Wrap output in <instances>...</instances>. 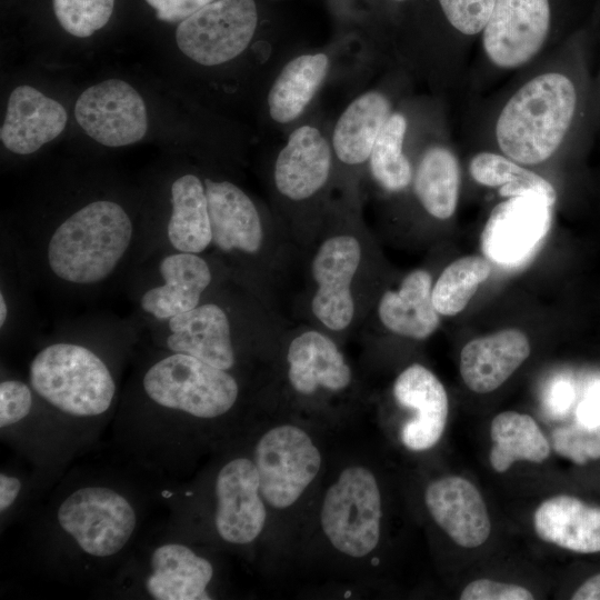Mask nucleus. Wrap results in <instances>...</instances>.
I'll return each mask as SVG.
<instances>
[{"label":"nucleus","instance_id":"f704fd0d","mask_svg":"<svg viewBox=\"0 0 600 600\" xmlns=\"http://www.w3.org/2000/svg\"><path fill=\"white\" fill-rule=\"evenodd\" d=\"M37 394L31 384L17 378L0 382V427H11L26 419L33 408Z\"/></svg>","mask_w":600,"mask_h":600},{"label":"nucleus","instance_id":"f3484780","mask_svg":"<svg viewBox=\"0 0 600 600\" xmlns=\"http://www.w3.org/2000/svg\"><path fill=\"white\" fill-rule=\"evenodd\" d=\"M212 242L229 257L257 254L263 241L259 212L249 196L230 181L204 179Z\"/></svg>","mask_w":600,"mask_h":600},{"label":"nucleus","instance_id":"4c0bfd02","mask_svg":"<svg viewBox=\"0 0 600 600\" xmlns=\"http://www.w3.org/2000/svg\"><path fill=\"white\" fill-rule=\"evenodd\" d=\"M213 0H146L159 20L181 22Z\"/></svg>","mask_w":600,"mask_h":600},{"label":"nucleus","instance_id":"6ab92c4d","mask_svg":"<svg viewBox=\"0 0 600 600\" xmlns=\"http://www.w3.org/2000/svg\"><path fill=\"white\" fill-rule=\"evenodd\" d=\"M67 120V112L60 102L31 86L22 84L9 97L0 139L13 153L31 154L57 138Z\"/></svg>","mask_w":600,"mask_h":600},{"label":"nucleus","instance_id":"37998d69","mask_svg":"<svg viewBox=\"0 0 600 600\" xmlns=\"http://www.w3.org/2000/svg\"><path fill=\"white\" fill-rule=\"evenodd\" d=\"M394 1H403V0H394Z\"/></svg>","mask_w":600,"mask_h":600},{"label":"nucleus","instance_id":"a19ab883","mask_svg":"<svg viewBox=\"0 0 600 600\" xmlns=\"http://www.w3.org/2000/svg\"><path fill=\"white\" fill-rule=\"evenodd\" d=\"M572 401V390L568 383H558L549 397V409L556 414L564 413Z\"/></svg>","mask_w":600,"mask_h":600},{"label":"nucleus","instance_id":"b1692460","mask_svg":"<svg viewBox=\"0 0 600 600\" xmlns=\"http://www.w3.org/2000/svg\"><path fill=\"white\" fill-rule=\"evenodd\" d=\"M540 539L579 553L600 552V508L571 496L544 500L534 511Z\"/></svg>","mask_w":600,"mask_h":600},{"label":"nucleus","instance_id":"0eeeda50","mask_svg":"<svg viewBox=\"0 0 600 600\" xmlns=\"http://www.w3.org/2000/svg\"><path fill=\"white\" fill-rule=\"evenodd\" d=\"M253 462L263 500L272 508L286 509L296 503L319 473L321 454L306 431L282 424L259 439Z\"/></svg>","mask_w":600,"mask_h":600},{"label":"nucleus","instance_id":"2eb2a0df","mask_svg":"<svg viewBox=\"0 0 600 600\" xmlns=\"http://www.w3.org/2000/svg\"><path fill=\"white\" fill-rule=\"evenodd\" d=\"M169 201L170 212L159 230L144 242L138 263L158 252L203 253L211 247L204 180L193 173L178 177L171 182Z\"/></svg>","mask_w":600,"mask_h":600},{"label":"nucleus","instance_id":"473e14b6","mask_svg":"<svg viewBox=\"0 0 600 600\" xmlns=\"http://www.w3.org/2000/svg\"><path fill=\"white\" fill-rule=\"evenodd\" d=\"M114 0H53L60 26L70 34L87 38L109 21Z\"/></svg>","mask_w":600,"mask_h":600},{"label":"nucleus","instance_id":"7c9ffc66","mask_svg":"<svg viewBox=\"0 0 600 600\" xmlns=\"http://www.w3.org/2000/svg\"><path fill=\"white\" fill-rule=\"evenodd\" d=\"M490 272L491 264L486 257L466 256L451 262L432 287L437 312L446 317L461 312Z\"/></svg>","mask_w":600,"mask_h":600},{"label":"nucleus","instance_id":"5701e85b","mask_svg":"<svg viewBox=\"0 0 600 600\" xmlns=\"http://www.w3.org/2000/svg\"><path fill=\"white\" fill-rule=\"evenodd\" d=\"M287 360L290 384L301 394H312L318 388L339 391L351 383V369L343 354L319 331L297 336L289 344Z\"/></svg>","mask_w":600,"mask_h":600},{"label":"nucleus","instance_id":"20e7f679","mask_svg":"<svg viewBox=\"0 0 600 600\" xmlns=\"http://www.w3.org/2000/svg\"><path fill=\"white\" fill-rule=\"evenodd\" d=\"M126 282L138 320L146 326L198 307L212 286L213 271L202 253L163 251L133 267Z\"/></svg>","mask_w":600,"mask_h":600},{"label":"nucleus","instance_id":"6e6552de","mask_svg":"<svg viewBox=\"0 0 600 600\" xmlns=\"http://www.w3.org/2000/svg\"><path fill=\"white\" fill-rule=\"evenodd\" d=\"M257 21L254 0H213L180 22L176 41L193 61L217 66L248 47Z\"/></svg>","mask_w":600,"mask_h":600},{"label":"nucleus","instance_id":"412c9836","mask_svg":"<svg viewBox=\"0 0 600 600\" xmlns=\"http://www.w3.org/2000/svg\"><path fill=\"white\" fill-rule=\"evenodd\" d=\"M213 577L211 562L182 543L153 549L144 590L156 600H207Z\"/></svg>","mask_w":600,"mask_h":600},{"label":"nucleus","instance_id":"f8f14e48","mask_svg":"<svg viewBox=\"0 0 600 600\" xmlns=\"http://www.w3.org/2000/svg\"><path fill=\"white\" fill-rule=\"evenodd\" d=\"M550 26L548 0H496L483 28V48L500 68H516L541 49Z\"/></svg>","mask_w":600,"mask_h":600},{"label":"nucleus","instance_id":"dca6fc26","mask_svg":"<svg viewBox=\"0 0 600 600\" xmlns=\"http://www.w3.org/2000/svg\"><path fill=\"white\" fill-rule=\"evenodd\" d=\"M424 501L432 519L458 546L473 549L488 540L489 512L469 480L458 476L434 480L426 489Z\"/></svg>","mask_w":600,"mask_h":600},{"label":"nucleus","instance_id":"c9c22d12","mask_svg":"<svg viewBox=\"0 0 600 600\" xmlns=\"http://www.w3.org/2000/svg\"><path fill=\"white\" fill-rule=\"evenodd\" d=\"M448 21L464 34L483 30L496 0H439Z\"/></svg>","mask_w":600,"mask_h":600},{"label":"nucleus","instance_id":"a211bd4d","mask_svg":"<svg viewBox=\"0 0 600 600\" xmlns=\"http://www.w3.org/2000/svg\"><path fill=\"white\" fill-rule=\"evenodd\" d=\"M398 404L416 411L401 430L402 443L412 451H424L438 443L448 419L449 400L441 381L426 367L414 363L393 383Z\"/></svg>","mask_w":600,"mask_h":600},{"label":"nucleus","instance_id":"9b49d317","mask_svg":"<svg viewBox=\"0 0 600 600\" xmlns=\"http://www.w3.org/2000/svg\"><path fill=\"white\" fill-rule=\"evenodd\" d=\"M74 116L84 132L107 147H123L143 138L148 129L144 101L129 83L109 79L78 98Z\"/></svg>","mask_w":600,"mask_h":600},{"label":"nucleus","instance_id":"ddd939ff","mask_svg":"<svg viewBox=\"0 0 600 600\" xmlns=\"http://www.w3.org/2000/svg\"><path fill=\"white\" fill-rule=\"evenodd\" d=\"M214 526L222 540L248 544L262 532L267 519L253 460L234 458L218 472L214 486Z\"/></svg>","mask_w":600,"mask_h":600},{"label":"nucleus","instance_id":"423d86ee","mask_svg":"<svg viewBox=\"0 0 600 600\" xmlns=\"http://www.w3.org/2000/svg\"><path fill=\"white\" fill-rule=\"evenodd\" d=\"M137 511L119 491L87 486L68 494L59 504L57 521L88 557L111 558L129 543L137 528Z\"/></svg>","mask_w":600,"mask_h":600},{"label":"nucleus","instance_id":"79ce46f5","mask_svg":"<svg viewBox=\"0 0 600 600\" xmlns=\"http://www.w3.org/2000/svg\"><path fill=\"white\" fill-rule=\"evenodd\" d=\"M572 600H600V573L586 580L572 594Z\"/></svg>","mask_w":600,"mask_h":600},{"label":"nucleus","instance_id":"e433bc0d","mask_svg":"<svg viewBox=\"0 0 600 600\" xmlns=\"http://www.w3.org/2000/svg\"><path fill=\"white\" fill-rule=\"evenodd\" d=\"M533 594L527 588L486 578L470 582L461 592V600H531Z\"/></svg>","mask_w":600,"mask_h":600},{"label":"nucleus","instance_id":"4468645a","mask_svg":"<svg viewBox=\"0 0 600 600\" xmlns=\"http://www.w3.org/2000/svg\"><path fill=\"white\" fill-rule=\"evenodd\" d=\"M361 261V246L352 236H336L322 242L312 261L318 284L311 310L318 321L333 331L346 329L354 316L352 279Z\"/></svg>","mask_w":600,"mask_h":600},{"label":"nucleus","instance_id":"ea45409f","mask_svg":"<svg viewBox=\"0 0 600 600\" xmlns=\"http://www.w3.org/2000/svg\"><path fill=\"white\" fill-rule=\"evenodd\" d=\"M22 488L21 480L6 472L0 473V511L3 514L16 502Z\"/></svg>","mask_w":600,"mask_h":600},{"label":"nucleus","instance_id":"f257e3e1","mask_svg":"<svg viewBox=\"0 0 600 600\" xmlns=\"http://www.w3.org/2000/svg\"><path fill=\"white\" fill-rule=\"evenodd\" d=\"M89 324V323H88ZM88 324L68 327L43 344L29 362V383L37 397L57 411L74 418L106 413L117 397V380L104 353L93 342Z\"/></svg>","mask_w":600,"mask_h":600},{"label":"nucleus","instance_id":"39448f33","mask_svg":"<svg viewBox=\"0 0 600 600\" xmlns=\"http://www.w3.org/2000/svg\"><path fill=\"white\" fill-rule=\"evenodd\" d=\"M381 494L373 473L361 466L341 471L321 508V527L341 553L362 558L376 549L381 530Z\"/></svg>","mask_w":600,"mask_h":600},{"label":"nucleus","instance_id":"7ed1b4c3","mask_svg":"<svg viewBox=\"0 0 600 600\" xmlns=\"http://www.w3.org/2000/svg\"><path fill=\"white\" fill-rule=\"evenodd\" d=\"M140 379L144 398L154 407L199 419L229 412L239 398L237 379L227 370L190 354L161 350Z\"/></svg>","mask_w":600,"mask_h":600},{"label":"nucleus","instance_id":"c85d7f7f","mask_svg":"<svg viewBox=\"0 0 600 600\" xmlns=\"http://www.w3.org/2000/svg\"><path fill=\"white\" fill-rule=\"evenodd\" d=\"M460 169L456 156L444 147H431L422 156L414 176L416 196L432 217L453 216L459 198Z\"/></svg>","mask_w":600,"mask_h":600},{"label":"nucleus","instance_id":"bb28decb","mask_svg":"<svg viewBox=\"0 0 600 600\" xmlns=\"http://www.w3.org/2000/svg\"><path fill=\"white\" fill-rule=\"evenodd\" d=\"M328 68L324 53L303 54L289 61L269 91L271 118L279 123L298 118L323 82Z\"/></svg>","mask_w":600,"mask_h":600},{"label":"nucleus","instance_id":"393cba45","mask_svg":"<svg viewBox=\"0 0 600 600\" xmlns=\"http://www.w3.org/2000/svg\"><path fill=\"white\" fill-rule=\"evenodd\" d=\"M378 314L382 324L396 334L416 340L431 336L440 323L432 302L431 274L423 269L409 272L397 291H387L381 297Z\"/></svg>","mask_w":600,"mask_h":600},{"label":"nucleus","instance_id":"f03ea898","mask_svg":"<svg viewBox=\"0 0 600 600\" xmlns=\"http://www.w3.org/2000/svg\"><path fill=\"white\" fill-rule=\"evenodd\" d=\"M578 107L572 80L558 72L540 74L503 107L496 124L502 152L522 164L550 158L562 143Z\"/></svg>","mask_w":600,"mask_h":600},{"label":"nucleus","instance_id":"cd10ccee","mask_svg":"<svg viewBox=\"0 0 600 600\" xmlns=\"http://www.w3.org/2000/svg\"><path fill=\"white\" fill-rule=\"evenodd\" d=\"M492 448L489 461L497 472L517 461L540 463L550 454V443L534 419L526 413L503 411L490 424Z\"/></svg>","mask_w":600,"mask_h":600},{"label":"nucleus","instance_id":"58836bf2","mask_svg":"<svg viewBox=\"0 0 600 600\" xmlns=\"http://www.w3.org/2000/svg\"><path fill=\"white\" fill-rule=\"evenodd\" d=\"M576 414L578 423L587 427H600V383L590 388Z\"/></svg>","mask_w":600,"mask_h":600},{"label":"nucleus","instance_id":"72a5a7b5","mask_svg":"<svg viewBox=\"0 0 600 600\" xmlns=\"http://www.w3.org/2000/svg\"><path fill=\"white\" fill-rule=\"evenodd\" d=\"M551 438L554 451L577 464L600 459V427L577 422L557 428Z\"/></svg>","mask_w":600,"mask_h":600},{"label":"nucleus","instance_id":"c756f323","mask_svg":"<svg viewBox=\"0 0 600 600\" xmlns=\"http://www.w3.org/2000/svg\"><path fill=\"white\" fill-rule=\"evenodd\" d=\"M471 177L486 187H500L502 197L536 194L550 206L557 200L552 184L541 176L519 166L503 156L492 152L476 154L469 164Z\"/></svg>","mask_w":600,"mask_h":600},{"label":"nucleus","instance_id":"2f4dec72","mask_svg":"<svg viewBox=\"0 0 600 600\" xmlns=\"http://www.w3.org/2000/svg\"><path fill=\"white\" fill-rule=\"evenodd\" d=\"M407 120L392 113L381 129L370 153V169L377 182L389 191H400L411 181V166L402 152Z\"/></svg>","mask_w":600,"mask_h":600},{"label":"nucleus","instance_id":"4be33fe9","mask_svg":"<svg viewBox=\"0 0 600 600\" xmlns=\"http://www.w3.org/2000/svg\"><path fill=\"white\" fill-rule=\"evenodd\" d=\"M330 167L331 150L327 140L314 127H299L277 158L276 187L291 200L307 199L326 183Z\"/></svg>","mask_w":600,"mask_h":600},{"label":"nucleus","instance_id":"1a4fd4ad","mask_svg":"<svg viewBox=\"0 0 600 600\" xmlns=\"http://www.w3.org/2000/svg\"><path fill=\"white\" fill-rule=\"evenodd\" d=\"M144 327L160 350L190 354L227 371L237 362L232 320L218 301L204 299L188 312Z\"/></svg>","mask_w":600,"mask_h":600},{"label":"nucleus","instance_id":"aec40b11","mask_svg":"<svg viewBox=\"0 0 600 600\" xmlns=\"http://www.w3.org/2000/svg\"><path fill=\"white\" fill-rule=\"evenodd\" d=\"M530 342L519 329H503L469 341L460 353V374L476 393L503 384L530 356Z\"/></svg>","mask_w":600,"mask_h":600},{"label":"nucleus","instance_id":"9d476101","mask_svg":"<svg viewBox=\"0 0 600 600\" xmlns=\"http://www.w3.org/2000/svg\"><path fill=\"white\" fill-rule=\"evenodd\" d=\"M551 207L536 194L510 197L498 203L481 232L484 257L503 268L524 263L550 230Z\"/></svg>","mask_w":600,"mask_h":600},{"label":"nucleus","instance_id":"a878e982","mask_svg":"<svg viewBox=\"0 0 600 600\" xmlns=\"http://www.w3.org/2000/svg\"><path fill=\"white\" fill-rule=\"evenodd\" d=\"M390 117L388 99L370 91L354 99L342 112L333 131V148L339 160L347 164L364 162Z\"/></svg>","mask_w":600,"mask_h":600}]
</instances>
